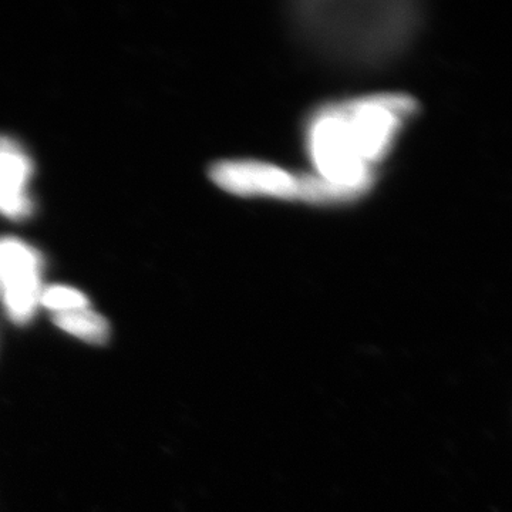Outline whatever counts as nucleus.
Returning a JSON list of instances; mask_svg holds the SVG:
<instances>
[{
  "instance_id": "obj_6",
  "label": "nucleus",
  "mask_w": 512,
  "mask_h": 512,
  "mask_svg": "<svg viewBox=\"0 0 512 512\" xmlns=\"http://www.w3.org/2000/svg\"><path fill=\"white\" fill-rule=\"evenodd\" d=\"M53 320L60 329L93 345H104L109 340V322L90 308L56 313Z\"/></svg>"
},
{
  "instance_id": "obj_5",
  "label": "nucleus",
  "mask_w": 512,
  "mask_h": 512,
  "mask_svg": "<svg viewBox=\"0 0 512 512\" xmlns=\"http://www.w3.org/2000/svg\"><path fill=\"white\" fill-rule=\"evenodd\" d=\"M32 175V160L18 141L0 136V214L10 220H23L32 214V200L26 192Z\"/></svg>"
},
{
  "instance_id": "obj_1",
  "label": "nucleus",
  "mask_w": 512,
  "mask_h": 512,
  "mask_svg": "<svg viewBox=\"0 0 512 512\" xmlns=\"http://www.w3.org/2000/svg\"><path fill=\"white\" fill-rule=\"evenodd\" d=\"M293 22L311 45L352 62L375 63L409 45L420 23L413 2H301Z\"/></svg>"
},
{
  "instance_id": "obj_7",
  "label": "nucleus",
  "mask_w": 512,
  "mask_h": 512,
  "mask_svg": "<svg viewBox=\"0 0 512 512\" xmlns=\"http://www.w3.org/2000/svg\"><path fill=\"white\" fill-rule=\"evenodd\" d=\"M40 305L46 306L49 311L56 315V313L89 308L90 302L79 289L56 285L43 289L42 295H40Z\"/></svg>"
},
{
  "instance_id": "obj_3",
  "label": "nucleus",
  "mask_w": 512,
  "mask_h": 512,
  "mask_svg": "<svg viewBox=\"0 0 512 512\" xmlns=\"http://www.w3.org/2000/svg\"><path fill=\"white\" fill-rule=\"evenodd\" d=\"M212 183L238 197L308 202L312 174H293L258 160H227L212 165Z\"/></svg>"
},
{
  "instance_id": "obj_4",
  "label": "nucleus",
  "mask_w": 512,
  "mask_h": 512,
  "mask_svg": "<svg viewBox=\"0 0 512 512\" xmlns=\"http://www.w3.org/2000/svg\"><path fill=\"white\" fill-rule=\"evenodd\" d=\"M42 256L23 241L0 239V293L9 318L25 325L35 315L42 295Z\"/></svg>"
},
{
  "instance_id": "obj_2",
  "label": "nucleus",
  "mask_w": 512,
  "mask_h": 512,
  "mask_svg": "<svg viewBox=\"0 0 512 512\" xmlns=\"http://www.w3.org/2000/svg\"><path fill=\"white\" fill-rule=\"evenodd\" d=\"M328 107L357 157L373 170L392 150L404 123L416 113L417 101L407 94L383 93Z\"/></svg>"
}]
</instances>
